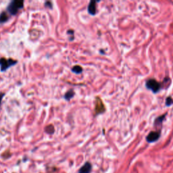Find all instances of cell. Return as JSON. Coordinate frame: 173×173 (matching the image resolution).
I'll return each mask as SVG.
<instances>
[{
  "label": "cell",
  "mask_w": 173,
  "mask_h": 173,
  "mask_svg": "<svg viewBox=\"0 0 173 173\" xmlns=\"http://www.w3.org/2000/svg\"><path fill=\"white\" fill-rule=\"evenodd\" d=\"M24 8V2L19 1V0H14V1L11 2L8 5L7 10L11 14V15L14 16L19 12V10L23 9Z\"/></svg>",
  "instance_id": "6da1fadb"
},
{
  "label": "cell",
  "mask_w": 173,
  "mask_h": 173,
  "mask_svg": "<svg viewBox=\"0 0 173 173\" xmlns=\"http://www.w3.org/2000/svg\"><path fill=\"white\" fill-rule=\"evenodd\" d=\"M18 63V61L12 58L7 59L6 57L0 58V68L2 72H5L11 66H13Z\"/></svg>",
  "instance_id": "7a4b0ae2"
},
{
  "label": "cell",
  "mask_w": 173,
  "mask_h": 173,
  "mask_svg": "<svg viewBox=\"0 0 173 173\" xmlns=\"http://www.w3.org/2000/svg\"><path fill=\"white\" fill-rule=\"evenodd\" d=\"M147 89L151 90L154 93H157L161 89V85L155 79H150L146 82Z\"/></svg>",
  "instance_id": "3957f363"
},
{
  "label": "cell",
  "mask_w": 173,
  "mask_h": 173,
  "mask_svg": "<svg viewBox=\"0 0 173 173\" xmlns=\"http://www.w3.org/2000/svg\"><path fill=\"white\" fill-rule=\"evenodd\" d=\"M105 106H104L102 100L99 97H96L95 98V113L96 115L103 113L105 112Z\"/></svg>",
  "instance_id": "277c9868"
},
{
  "label": "cell",
  "mask_w": 173,
  "mask_h": 173,
  "mask_svg": "<svg viewBox=\"0 0 173 173\" xmlns=\"http://www.w3.org/2000/svg\"><path fill=\"white\" fill-rule=\"evenodd\" d=\"M160 136V132H157V131H151V133H150V134L147 135V141L148 142L151 143V142H154L157 141L158 139H159Z\"/></svg>",
  "instance_id": "5b68a950"
},
{
  "label": "cell",
  "mask_w": 173,
  "mask_h": 173,
  "mask_svg": "<svg viewBox=\"0 0 173 173\" xmlns=\"http://www.w3.org/2000/svg\"><path fill=\"white\" fill-rule=\"evenodd\" d=\"M98 2L95 1H91L89 3L87 10L89 14H91L92 16H94L96 14V11H97V6L96 3Z\"/></svg>",
  "instance_id": "8992f818"
},
{
  "label": "cell",
  "mask_w": 173,
  "mask_h": 173,
  "mask_svg": "<svg viewBox=\"0 0 173 173\" xmlns=\"http://www.w3.org/2000/svg\"><path fill=\"white\" fill-rule=\"evenodd\" d=\"M92 168V166L90 162H86V163L82 166L78 171V173H90L91 172Z\"/></svg>",
  "instance_id": "52a82bcc"
},
{
  "label": "cell",
  "mask_w": 173,
  "mask_h": 173,
  "mask_svg": "<svg viewBox=\"0 0 173 173\" xmlns=\"http://www.w3.org/2000/svg\"><path fill=\"white\" fill-rule=\"evenodd\" d=\"M9 19V16L6 12H3L0 14V24L6 23Z\"/></svg>",
  "instance_id": "ba28073f"
},
{
  "label": "cell",
  "mask_w": 173,
  "mask_h": 173,
  "mask_svg": "<svg viewBox=\"0 0 173 173\" xmlns=\"http://www.w3.org/2000/svg\"><path fill=\"white\" fill-rule=\"evenodd\" d=\"M74 95V91L73 89H70L65 93L64 95V99L66 101H70Z\"/></svg>",
  "instance_id": "9c48e42d"
},
{
  "label": "cell",
  "mask_w": 173,
  "mask_h": 173,
  "mask_svg": "<svg viewBox=\"0 0 173 173\" xmlns=\"http://www.w3.org/2000/svg\"><path fill=\"white\" fill-rule=\"evenodd\" d=\"M71 70L74 73L77 74L82 73V71H83V70H82V68L80 66V65H75V66H74L73 68H72Z\"/></svg>",
  "instance_id": "30bf717a"
},
{
  "label": "cell",
  "mask_w": 173,
  "mask_h": 173,
  "mask_svg": "<svg viewBox=\"0 0 173 173\" xmlns=\"http://www.w3.org/2000/svg\"><path fill=\"white\" fill-rule=\"evenodd\" d=\"M45 131L47 133H48V134L52 135L54 133V131H55V129H54L53 124H50L47 126V127L45 128Z\"/></svg>",
  "instance_id": "8fae6325"
},
{
  "label": "cell",
  "mask_w": 173,
  "mask_h": 173,
  "mask_svg": "<svg viewBox=\"0 0 173 173\" xmlns=\"http://www.w3.org/2000/svg\"><path fill=\"white\" fill-rule=\"evenodd\" d=\"M166 115H167V114H164V115H163V116H161L160 117L157 118L156 121H155V124H157L158 125V124H162V121L164 120V118L166 116Z\"/></svg>",
  "instance_id": "7c38bea8"
},
{
  "label": "cell",
  "mask_w": 173,
  "mask_h": 173,
  "mask_svg": "<svg viewBox=\"0 0 173 173\" xmlns=\"http://www.w3.org/2000/svg\"><path fill=\"white\" fill-rule=\"evenodd\" d=\"M173 103V99L171 98V97H167V100H166V104H167V106H171L172 104Z\"/></svg>",
  "instance_id": "4fadbf2b"
},
{
  "label": "cell",
  "mask_w": 173,
  "mask_h": 173,
  "mask_svg": "<svg viewBox=\"0 0 173 173\" xmlns=\"http://www.w3.org/2000/svg\"><path fill=\"white\" fill-rule=\"evenodd\" d=\"M5 95V93H0V106H1V103H2V101L3 99V96Z\"/></svg>",
  "instance_id": "5bb4252c"
}]
</instances>
